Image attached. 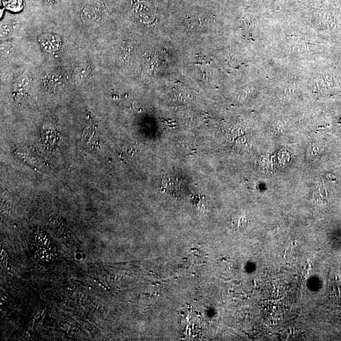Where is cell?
Instances as JSON below:
<instances>
[{
  "label": "cell",
  "mask_w": 341,
  "mask_h": 341,
  "mask_svg": "<svg viewBox=\"0 0 341 341\" xmlns=\"http://www.w3.org/2000/svg\"><path fill=\"white\" fill-rule=\"evenodd\" d=\"M46 82L48 83V86L53 82L52 85L50 87V89H57V88L62 85L63 80L61 79V78L59 77L58 75L55 74V73H52V74L48 76Z\"/></svg>",
  "instance_id": "cell-1"
},
{
  "label": "cell",
  "mask_w": 341,
  "mask_h": 341,
  "mask_svg": "<svg viewBox=\"0 0 341 341\" xmlns=\"http://www.w3.org/2000/svg\"><path fill=\"white\" fill-rule=\"evenodd\" d=\"M89 67H81L77 70V73H76V77H77V80H82L83 78L86 77V76L89 74Z\"/></svg>",
  "instance_id": "cell-2"
}]
</instances>
